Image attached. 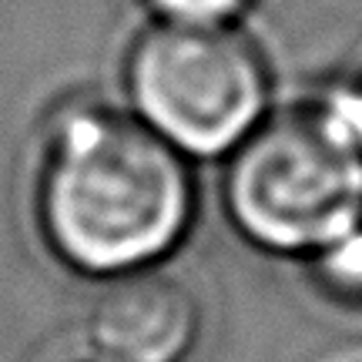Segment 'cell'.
Masks as SVG:
<instances>
[{
    "label": "cell",
    "mask_w": 362,
    "mask_h": 362,
    "mask_svg": "<svg viewBox=\"0 0 362 362\" xmlns=\"http://www.w3.org/2000/svg\"><path fill=\"white\" fill-rule=\"evenodd\" d=\"M151 4L178 24H218L235 11H242L245 0H151Z\"/></svg>",
    "instance_id": "5b68a950"
},
{
    "label": "cell",
    "mask_w": 362,
    "mask_h": 362,
    "mask_svg": "<svg viewBox=\"0 0 362 362\" xmlns=\"http://www.w3.org/2000/svg\"><path fill=\"white\" fill-rule=\"evenodd\" d=\"M198 325L192 292L171 275L141 272L115 282L94 305V339L121 362H175Z\"/></svg>",
    "instance_id": "277c9868"
},
{
    "label": "cell",
    "mask_w": 362,
    "mask_h": 362,
    "mask_svg": "<svg viewBox=\"0 0 362 362\" xmlns=\"http://www.w3.org/2000/svg\"><path fill=\"white\" fill-rule=\"evenodd\" d=\"M336 107H339V115L346 117V124L352 128V134L362 141V74H359V81L339 98Z\"/></svg>",
    "instance_id": "8992f818"
},
{
    "label": "cell",
    "mask_w": 362,
    "mask_h": 362,
    "mask_svg": "<svg viewBox=\"0 0 362 362\" xmlns=\"http://www.w3.org/2000/svg\"><path fill=\"white\" fill-rule=\"evenodd\" d=\"M188 208V171L158 134L111 115L64 128L44 178V225L64 259L88 272L141 265L175 245Z\"/></svg>",
    "instance_id": "6da1fadb"
},
{
    "label": "cell",
    "mask_w": 362,
    "mask_h": 362,
    "mask_svg": "<svg viewBox=\"0 0 362 362\" xmlns=\"http://www.w3.org/2000/svg\"><path fill=\"white\" fill-rule=\"evenodd\" d=\"M228 208L269 248L336 245L362 218V141L339 107L272 117L235 155Z\"/></svg>",
    "instance_id": "7a4b0ae2"
},
{
    "label": "cell",
    "mask_w": 362,
    "mask_h": 362,
    "mask_svg": "<svg viewBox=\"0 0 362 362\" xmlns=\"http://www.w3.org/2000/svg\"><path fill=\"white\" fill-rule=\"evenodd\" d=\"M141 115L194 155L242 141L265 104V78L245 37L218 24H168L148 34L131 61Z\"/></svg>",
    "instance_id": "3957f363"
}]
</instances>
